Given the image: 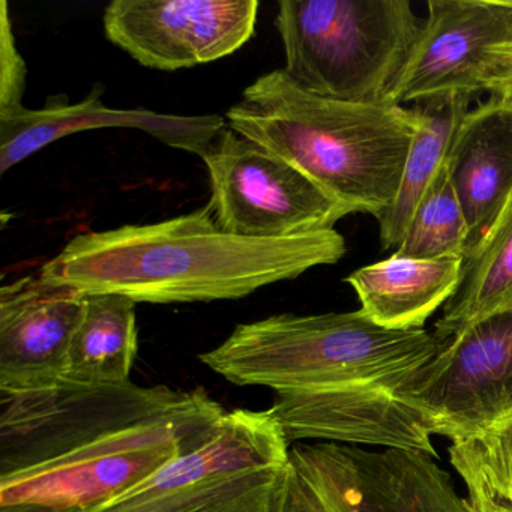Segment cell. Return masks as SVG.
I'll use <instances>...</instances> for the list:
<instances>
[{"mask_svg": "<svg viewBox=\"0 0 512 512\" xmlns=\"http://www.w3.org/2000/svg\"><path fill=\"white\" fill-rule=\"evenodd\" d=\"M442 344L424 328L377 325L362 310L278 314L236 326L199 359L235 385L274 389L269 410L290 445L316 439L437 458L416 388Z\"/></svg>", "mask_w": 512, "mask_h": 512, "instance_id": "1", "label": "cell"}, {"mask_svg": "<svg viewBox=\"0 0 512 512\" xmlns=\"http://www.w3.org/2000/svg\"><path fill=\"white\" fill-rule=\"evenodd\" d=\"M337 230L286 239L223 232L208 209L154 224L74 236L38 274L85 295L113 293L148 304L232 301L346 254Z\"/></svg>", "mask_w": 512, "mask_h": 512, "instance_id": "2", "label": "cell"}, {"mask_svg": "<svg viewBox=\"0 0 512 512\" xmlns=\"http://www.w3.org/2000/svg\"><path fill=\"white\" fill-rule=\"evenodd\" d=\"M226 119L233 131L304 173L352 214L376 220L397 197L421 125L416 106L316 97L283 70L251 83Z\"/></svg>", "mask_w": 512, "mask_h": 512, "instance_id": "3", "label": "cell"}, {"mask_svg": "<svg viewBox=\"0 0 512 512\" xmlns=\"http://www.w3.org/2000/svg\"><path fill=\"white\" fill-rule=\"evenodd\" d=\"M409 0H281L283 71L302 91L385 103L422 28Z\"/></svg>", "mask_w": 512, "mask_h": 512, "instance_id": "4", "label": "cell"}, {"mask_svg": "<svg viewBox=\"0 0 512 512\" xmlns=\"http://www.w3.org/2000/svg\"><path fill=\"white\" fill-rule=\"evenodd\" d=\"M224 412L206 392L191 391L166 415L113 431L49 463L0 478V506L35 502L83 512L134 490L158 470L211 439Z\"/></svg>", "mask_w": 512, "mask_h": 512, "instance_id": "5", "label": "cell"}, {"mask_svg": "<svg viewBox=\"0 0 512 512\" xmlns=\"http://www.w3.org/2000/svg\"><path fill=\"white\" fill-rule=\"evenodd\" d=\"M290 446L271 410H233L205 445L83 512H278Z\"/></svg>", "mask_w": 512, "mask_h": 512, "instance_id": "6", "label": "cell"}, {"mask_svg": "<svg viewBox=\"0 0 512 512\" xmlns=\"http://www.w3.org/2000/svg\"><path fill=\"white\" fill-rule=\"evenodd\" d=\"M191 392L169 386L82 383L0 391V478L49 463L139 422L172 412Z\"/></svg>", "mask_w": 512, "mask_h": 512, "instance_id": "7", "label": "cell"}, {"mask_svg": "<svg viewBox=\"0 0 512 512\" xmlns=\"http://www.w3.org/2000/svg\"><path fill=\"white\" fill-rule=\"evenodd\" d=\"M202 160L211 184L206 209L230 235L293 238L332 230L352 214L304 173L229 125L209 143Z\"/></svg>", "mask_w": 512, "mask_h": 512, "instance_id": "8", "label": "cell"}, {"mask_svg": "<svg viewBox=\"0 0 512 512\" xmlns=\"http://www.w3.org/2000/svg\"><path fill=\"white\" fill-rule=\"evenodd\" d=\"M385 103L404 106L485 92L494 55L512 43V0H430Z\"/></svg>", "mask_w": 512, "mask_h": 512, "instance_id": "9", "label": "cell"}, {"mask_svg": "<svg viewBox=\"0 0 512 512\" xmlns=\"http://www.w3.org/2000/svg\"><path fill=\"white\" fill-rule=\"evenodd\" d=\"M257 0H115L104 11L107 40L152 70L220 61L250 41Z\"/></svg>", "mask_w": 512, "mask_h": 512, "instance_id": "10", "label": "cell"}, {"mask_svg": "<svg viewBox=\"0 0 512 512\" xmlns=\"http://www.w3.org/2000/svg\"><path fill=\"white\" fill-rule=\"evenodd\" d=\"M416 400L434 434L461 439L512 416V311L494 314L442 344Z\"/></svg>", "mask_w": 512, "mask_h": 512, "instance_id": "11", "label": "cell"}, {"mask_svg": "<svg viewBox=\"0 0 512 512\" xmlns=\"http://www.w3.org/2000/svg\"><path fill=\"white\" fill-rule=\"evenodd\" d=\"M86 295L40 274L0 289V391L46 388L64 379Z\"/></svg>", "mask_w": 512, "mask_h": 512, "instance_id": "12", "label": "cell"}, {"mask_svg": "<svg viewBox=\"0 0 512 512\" xmlns=\"http://www.w3.org/2000/svg\"><path fill=\"white\" fill-rule=\"evenodd\" d=\"M226 125L223 118L214 115L176 116L151 110L109 109L95 88L86 100L73 106L50 101L44 109H23L11 118L0 119V175L62 137L95 128H137L164 145L202 158L209 143Z\"/></svg>", "mask_w": 512, "mask_h": 512, "instance_id": "13", "label": "cell"}, {"mask_svg": "<svg viewBox=\"0 0 512 512\" xmlns=\"http://www.w3.org/2000/svg\"><path fill=\"white\" fill-rule=\"evenodd\" d=\"M322 443L353 512H475L425 452Z\"/></svg>", "mask_w": 512, "mask_h": 512, "instance_id": "14", "label": "cell"}, {"mask_svg": "<svg viewBox=\"0 0 512 512\" xmlns=\"http://www.w3.org/2000/svg\"><path fill=\"white\" fill-rule=\"evenodd\" d=\"M448 169L469 230V254L512 197L511 110L493 98L470 109L452 143Z\"/></svg>", "mask_w": 512, "mask_h": 512, "instance_id": "15", "label": "cell"}, {"mask_svg": "<svg viewBox=\"0 0 512 512\" xmlns=\"http://www.w3.org/2000/svg\"><path fill=\"white\" fill-rule=\"evenodd\" d=\"M463 259H389L352 272L346 283L355 290L361 310L389 329H421L455 295Z\"/></svg>", "mask_w": 512, "mask_h": 512, "instance_id": "16", "label": "cell"}, {"mask_svg": "<svg viewBox=\"0 0 512 512\" xmlns=\"http://www.w3.org/2000/svg\"><path fill=\"white\" fill-rule=\"evenodd\" d=\"M470 103L472 98L455 97L415 104L421 125L410 145L397 197L377 220L383 250L400 247L419 203L448 163L452 143L470 112Z\"/></svg>", "mask_w": 512, "mask_h": 512, "instance_id": "17", "label": "cell"}, {"mask_svg": "<svg viewBox=\"0 0 512 512\" xmlns=\"http://www.w3.org/2000/svg\"><path fill=\"white\" fill-rule=\"evenodd\" d=\"M512 311V197L484 239L467 254L460 286L436 322L440 343L494 314Z\"/></svg>", "mask_w": 512, "mask_h": 512, "instance_id": "18", "label": "cell"}, {"mask_svg": "<svg viewBox=\"0 0 512 512\" xmlns=\"http://www.w3.org/2000/svg\"><path fill=\"white\" fill-rule=\"evenodd\" d=\"M137 355L136 302L113 293L86 295L64 379L82 383L130 380Z\"/></svg>", "mask_w": 512, "mask_h": 512, "instance_id": "19", "label": "cell"}, {"mask_svg": "<svg viewBox=\"0 0 512 512\" xmlns=\"http://www.w3.org/2000/svg\"><path fill=\"white\" fill-rule=\"evenodd\" d=\"M469 230L449 178L448 163L419 203L395 256L407 259H466Z\"/></svg>", "mask_w": 512, "mask_h": 512, "instance_id": "20", "label": "cell"}, {"mask_svg": "<svg viewBox=\"0 0 512 512\" xmlns=\"http://www.w3.org/2000/svg\"><path fill=\"white\" fill-rule=\"evenodd\" d=\"M449 457L466 485H478L512 506V416L481 433L452 440Z\"/></svg>", "mask_w": 512, "mask_h": 512, "instance_id": "21", "label": "cell"}, {"mask_svg": "<svg viewBox=\"0 0 512 512\" xmlns=\"http://www.w3.org/2000/svg\"><path fill=\"white\" fill-rule=\"evenodd\" d=\"M278 512H353L323 443H293Z\"/></svg>", "mask_w": 512, "mask_h": 512, "instance_id": "22", "label": "cell"}, {"mask_svg": "<svg viewBox=\"0 0 512 512\" xmlns=\"http://www.w3.org/2000/svg\"><path fill=\"white\" fill-rule=\"evenodd\" d=\"M26 62L17 49L8 4L0 2V119H8L26 109Z\"/></svg>", "mask_w": 512, "mask_h": 512, "instance_id": "23", "label": "cell"}, {"mask_svg": "<svg viewBox=\"0 0 512 512\" xmlns=\"http://www.w3.org/2000/svg\"><path fill=\"white\" fill-rule=\"evenodd\" d=\"M485 92L496 103L512 112V43L500 47L494 55V68Z\"/></svg>", "mask_w": 512, "mask_h": 512, "instance_id": "24", "label": "cell"}, {"mask_svg": "<svg viewBox=\"0 0 512 512\" xmlns=\"http://www.w3.org/2000/svg\"><path fill=\"white\" fill-rule=\"evenodd\" d=\"M0 512H62L53 506L43 505V503L23 502L13 503V505L0 506Z\"/></svg>", "mask_w": 512, "mask_h": 512, "instance_id": "25", "label": "cell"}, {"mask_svg": "<svg viewBox=\"0 0 512 512\" xmlns=\"http://www.w3.org/2000/svg\"><path fill=\"white\" fill-rule=\"evenodd\" d=\"M475 512H512V506L491 497H482L475 503Z\"/></svg>", "mask_w": 512, "mask_h": 512, "instance_id": "26", "label": "cell"}]
</instances>
